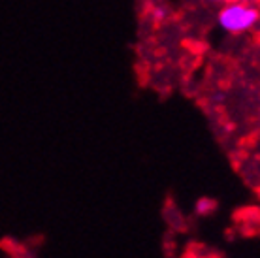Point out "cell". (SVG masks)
I'll return each instance as SVG.
<instances>
[{
    "mask_svg": "<svg viewBox=\"0 0 260 258\" xmlns=\"http://www.w3.org/2000/svg\"><path fill=\"white\" fill-rule=\"evenodd\" d=\"M222 2H236V0H222Z\"/></svg>",
    "mask_w": 260,
    "mask_h": 258,
    "instance_id": "3957f363",
    "label": "cell"
},
{
    "mask_svg": "<svg viewBox=\"0 0 260 258\" xmlns=\"http://www.w3.org/2000/svg\"><path fill=\"white\" fill-rule=\"evenodd\" d=\"M241 2H245V4H251V6H258L260 8V0H241Z\"/></svg>",
    "mask_w": 260,
    "mask_h": 258,
    "instance_id": "7a4b0ae2",
    "label": "cell"
},
{
    "mask_svg": "<svg viewBox=\"0 0 260 258\" xmlns=\"http://www.w3.org/2000/svg\"><path fill=\"white\" fill-rule=\"evenodd\" d=\"M213 2H222V0H213Z\"/></svg>",
    "mask_w": 260,
    "mask_h": 258,
    "instance_id": "277c9868",
    "label": "cell"
},
{
    "mask_svg": "<svg viewBox=\"0 0 260 258\" xmlns=\"http://www.w3.org/2000/svg\"><path fill=\"white\" fill-rule=\"evenodd\" d=\"M217 21L222 30L230 34H243L247 30H253L260 23V8L245 4L241 0L224 2L217 13Z\"/></svg>",
    "mask_w": 260,
    "mask_h": 258,
    "instance_id": "6da1fadb",
    "label": "cell"
}]
</instances>
